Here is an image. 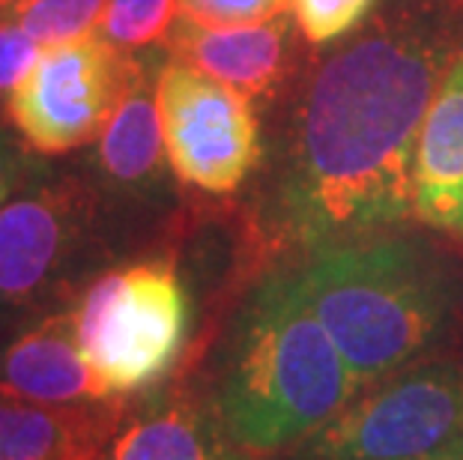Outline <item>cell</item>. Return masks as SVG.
Returning a JSON list of instances; mask_svg holds the SVG:
<instances>
[{"instance_id": "obj_1", "label": "cell", "mask_w": 463, "mask_h": 460, "mask_svg": "<svg viewBox=\"0 0 463 460\" xmlns=\"http://www.w3.org/2000/svg\"><path fill=\"white\" fill-rule=\"evenodd\" d=\"M433 9H401L332 52L293 117L272 221L302 254L401 230L428 105L455 54Z\"/></svg>"}, {"instance_id": "obj_2", "label": "cell", "mask_w": 463, "mask_h": 460, "mask_svg": "<svg viewBox=\"0 0 463 460\" xmlns=\"http://www.w3.org/2000/svg\"><path fill=\"white\" fill-rule=\"evenodd\" d=\"M362 391L314 311L297 267L272 269L242 299L210 404L251 457L299 448Z\"/></svg>"}, {"instance_id": "obj_3", "label": "cell", "mask_w": 463, "mask_h": 460, "mask_svg": "<svg viewBox=\"0 0 463 460\" xmlns=\"http://www.w3.org/2000/svg\"><path fill=\"white\" fill-rule=\"evenodd\" d=\"M297 269L362 389L428 359L463 314V263L410 233L308 251Z\"/></svg>"}, {"instance_id": "obj_4", "label": "cell", "mask_w": 463, "mask_h": 460, "mask_svg": "<svg viewBox=\"0 0 463 460\" xmlns=\"http://www.w3.org/2000/svg\"><path fill=\"white\" fill-rule=\"evenodd\" d=\"M102 254L99 189L72 174L27 171L0 203V335L75 305Z\"/></svg>"}, {"instance_id": "obj_5", "label": "cell", "mask_w": 463, "mask_h": 460, "mask_svg": "<svg viewBox=\"0 0 463 460\" xmlns=\"http://www.w3.org/2000/svg\"><path fill=\"white\" fill-rule=\"evenodd\" d=\"M75 332L96 377L117 398L153 389L180 359L189 332V293L171 258L105 269L84 284Z\"/></svg>"}, {"instance_id": "obj_6", "label": "cell", "mask_w": 463, "mask_h": 460, "mask_svg": "<svg viewBox=\"0 0 463 460\" xmlns=\"http://www.w3.org/2000/svg\"><path fill=\"white\" fill-rule=\"evenodd\" d=\"M463 446V356L421 359L362 389L293 460H437Z\"/></svg>"}, {"instance_id": "obj_7", "label": "cell", "mask_w": 463, "mask_h": 460, "mask_svg": "<svg viewBox=\"0 0 463 460\" xmlns=\"http://www.w3.org/2000/svg\"><path fill=\"white\" fill-rule=\"evenodd\" d=\"M132 54L93 31L45 45L4 111L31 153L66 155L93 144L129 84Z\"/></svg>"}, {"instance_id": "obj_8", "label": "cell", "mask_w": 463, "mask_h": 460, "mask_svg": "<svg viewBox=\"0 0 463 460\" xmlns=\"http://www.w3.org/2000/svg\"><path fill=\"white\" fill-rule=\"evenodd\" d=\"M159 114L174 177L213 198L233 194L260 162L254 102L233 87L167 57Z\"/></svg>"}, {"instance_id": "obj_9", "label": "cell", "mask_w": 463, "mask_h": 460, "mask_svg": "<svg viewBox=\"0 0 463 460\" xmlns=\"http://www.w3.org/2000/svg\"><path fill=\"white\" fill-rule=\"evenodd\" d=\"M165 48L135 52L129 84L111 120L96 138L93 174L102 198L123 207L156 210L174 201V171L167 159L162 114H159V72L167 57Z\"/></svg>"}, {"instance_id": "obj_10", "label": "cell", "mask_w": 463, "mask_h": 460, "mask_svg": "<svg viewBox=\"0 0 463 460\" xmlns=\"http://www.w3.org/2000/svg\"><path fill=\"white\" fill-rule=\"evenodd\" d=\"M297 31L293 9L236 27H210L180 15L162 48L174 61L233 87L249 102H272L293 75Z\"/></svg>"}, {"instance_id": "obj_11", "label": "cell", "mask_w": 463, "mask_h": 460, "mask_svg": "<svg viewBox=\"0 0 463 460\" xmlns=\"http://www.w3.org/2000/svg\"><path fill=\"white\" fill-rule=\"evenodd\" d=\"M96 460H260L231 443L210 398L167 386L126 398Z\"/></svg>"}, {"instance_id": "obj_12", "label": "cell", "mask_w": 463, "mask_h": 460, "mask_svg": "<svg viewBox=\"0 0 463 460\" xmlns=\"http://www.w3.org/2000/svg\"><path fill=\"white\" fill-rule=\"evenodd\" d=\"M0 395L54 407L117 398L84 356L72 305L24 323L0 344Z\"/></svg>"}, {"instance_id": "obj_13", "label": "cell", "mask_w": 463, "mask_h": 460, "mask_svg": "<svg viewBox=\"0 0 463 460\" xmlns=\"http://www.w3.org/2000/svg\"><path fill=\"white\" fill-rule=\"evenodd\" d=\"M412 215L430 230L463 239V45L449 57L419 132Z\"/></svg>"}, {"instance_id": "obj_14", "label": "cell", "mask_w": 463, "mask_h": 460, "mask_svg": "<svg viewBox=\"0 0 463 460\" xmlns=\"http://www.w3.org/2000/svg\"><path fill=\"white\" fill-rule=\"evenodd\" d=\"M126 398L99 404H33L0 395V460H96Z\"/></svg>"}, {"instance_id": "obj_15", "label": "cell", "mask_w": 463, "mask_h": 460, "mask_svg": "<svg viewBox=\"0 0 463 460\" xmlns=\"http://www.w3.org/2000/svg\"><path fill=\"white\" fill-rule=\"evenodd\" d=\"M180 18V0H108L99 33L123 54L162 48Z\"/></svg>"}, {"instance_id": "obj_16", "label": "cell", "mask_w": 463, "mask_h": 460, "mask_svg": "<svg viewBox=\"0 0 463 460\" xmlns=\"http://www.w3.org/2000/svg\"><path fill=\"white\" fill-rule=\"evenodd\" d=\"M105 6L108 0H31L15 15L24 31L45 48L99 31Z\"/></svg>"}, {"instance_id": "obj_17", "label": "cell", "mask_w": 463, "mask_h": 460, "mask_svg": "<svg viewBox=\"0 0 463 460\" xmlns=\"http://www.w3.org/2000/svg\"><path fill=\"white\" fill-rule=\"evenodd\" d=\"M373 6L377 0H293V15L305 42L332 45L356 33Z\"/></svg>"}, {"instance_id": "obj_18", "label": "cell", "mask_w": 463, "mask_h": 460, "mask_svg": "<svg viewBox=\"0 0 463 460\" xmlns=\"http://www.w3.org/2000/svg\"><path fill=\"white\" fill-rule=\"evenodd\" d=\"M293 0H180V15L210 27L258 24L290 13Z\"/></svg>"}, {"instance_id": "obj_19", "label": "cell", "mask_w": 463, "mask_h": 460, "mask_svg": "<svg viewBox=\"0 0 463 460\" xmlns=\"http://www.w3.org/2000/svg\"><path fill=\"white\" fill-rule=\"evenodd\" d=\"M39 54H43V45L24 31L18 15H0V105H6L15 87L24 81V75L33 70Z\"/></svg>"}, {"instance_id": "obj_20", "label": "cell", "mask_w": 463, "mask_h": 460, "mask_svg": "<svg viewBox=\"0 0 463 460\" xmlns=\"http://www.w3.org/2000/svg\"><path fill=\"white\" fill-rule=\"evenodd\" d=\"M27 162L22 146H18L9 135L0 129V203H4L9 194H13L18 185H22V180L27 177Z\"/></svg>"}, {"instance_id": "obj_21", "label": "cell", "mask_w": 463, "mask_h": 460, "mask_svg": "<svg viewBox=\"0 0 463 460\" xmlns=\"http://www.w3.org/2000/svg\"><path fill=\"white\" fill-rule=\"evenodd\" d=\"M24 4H31V0H0V15H6V13H18Z\"/></svg>"}, {"instance_id": "obj_22", "label": "cell", "mask_w": 463, "mask_h": 460, "mask_svg": "<svg viewBox=\"0 0 463 460\" xmlns=\"http://www.w3.org/2000/svg\"><path fill=\"white\" fill-rule=\"evenodd\" d=\"M437 460H463V446L451 448V452H446V455H442V457H437Z\"/></svg>"}]
</instances>
